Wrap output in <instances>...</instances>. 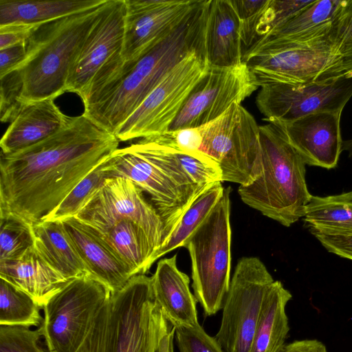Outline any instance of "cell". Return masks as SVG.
I'll list each match as a JSON object with an SVG mask.
<instances>
[{
  "label": "cell",
  "instance_id": "6da1fadb",
  "mask_svg": "<svg viewBox=\"0 0 352 352\" xmlns=\"http://www.w3.org/2000/svg\"><path fill=\"white\" fill-rule=\"evenodd\" d=\"M116 136L82 113L55 134L1 153L0 219L43 221L87 175L118 148Z\"/></svg>",
  "mask_w": 352,
  "mask_h": 352
},
{
  "label": "cell",
  "instance_id": "7a4b0ae2",
  "mask_svg": "<svg viewBox=\"0 0 352 352\" xmlns=\"http://www.w3.org/2000/svg\"><path fill=\"white\" fill-rule=\"evenodd\" d=\"M210 0L197 3L165 38L134 62H124L84 102V114L115 135L120 126L184 58L206 49Z\"/></svg>",
  "mask_w": 352,
  "mask_h": 352
},
{
  "label": "cell",
  "instance_id": "3957f363",
  "mask_svg": "<svg viewBox=\"0 0 352 352\" xmlns=\"http://www.w3.org/2000/svg\"><path fill=\"white\" fill-rule=\"evenodd\" d=\"M103 3L41 24L28 41L24 63L0 78L1 100L23 104L65 92L72 66Z\"/></svg>",
  "mask_w": 352,
  "mask_h": 352
},
{
  "label": "cell",
  "instance_id": "277c9868",
  "mask_svg": "<svg viewBox=\"0 0 352 352\" xmlns=\"http://www.w3.org/2000/svg\"><path fill=\"white\" fill-rule=\"evenodd\" d=\"M261 172L251 184L239 186L245 204L285 227L302 219L311 194L305 179V164L272 123L260 126Z\"/></svg>",
  "mask_w": 352,
  "mask_h": 352
},
{
  "label": "cell",
  "instance_id": "5b68a950",
  "mask_svg": "<svg viewBox=\"0 0 352 352\" xmlns=\"http://www.w3.org/2000/svg\"><path fill=\"white\" fill-rule=\"evenodd\" d=\"M258 85H300L352 76V56L331 38L256 46L243 56Z\"/></svg>",
  "mask_w": 352,
  "mask_h": 352
},
{
  "label": "cell",
  "instance_id": "8992f818",
  "mask_svg": "<svg viewBox=\"0 0 352 352\" xmlns=\"http://www.w3.org/2000/svg\"><path fill=\"white\" fill-rule=\"evenodd\" d=\"M230 186L188 239L193 294L205 316L222 309L230 286L231 267Z\"/></svg>",
  "mask_w": 352,
  "mask_h": 352
},
{
  "label": "cell",
  "instance_id": "52a82bcc",
  "mask_svg": "<svg viewBox=\"0 0 352 352\" xmlns=\"http://www.w3.org/2000/svg\"><path fill=\"white\" fill-rule=\"evenodd\" d=\"M109 289L89 274L68 280L45 303L39 328L50 352H76L110 299Z\"/></svg>",
  "mask_w": 352,
  "mask_h": 352
},
{
  "label": "cell",
  "instance_id": "ba28073f",
  "mask_svg": "<svg viewBox=\"0 0 352 352\" xmlns=\"http://www.w3.org/2000/svg\"><path fill=\"white\" fill-rule=\"evenodd\" d=\"M110 303V352H157L173 326L155 300L151 277L133 276Z\"/></svg>",
  "mask_w": 352,
  "mask_h": 352
},
{
  "label": "cell",
  "instance_id": "9c48e42d",
  "mask_svg": "<svg viewBox=\"0 0 352 352\" xmlns=\"http://www.w3.org/2000/svg\"><path fill=\"white\" fill-rule=\"evenodd\" d=\"M201 151L219 164L223 182L250 185L261 172L260 126L243 107L234 104L203 125Z\"/></svg>",
  "mask_w": 352,
  "mask_h": 352
},
{
  "label": "cell",
  "instance_id": "30bf717a",
  "mask_svg": "<svg viewBox=\"0 0 352 352\" xmlns=\"http://www.w3.org/2000/svg\"><path fill=\"white\" fill-rule=\"evenodd\" d=\"M274 281L256 256H243L236 265L214 336L225 352H250L268 290Z\"/></svg>",
  "mask_w": 352,
  "mask_h": 352
},
{
  "label": "cell",
  "instance_id": "8fae6325",
  "mask_svg": "<svg viewBox=\"0 0 352 352\" xmlns=\"http://www.w3.org/2000/svg\"><path fill=\"white\" fill-rule=\"evenodd\" d=\"M210 68L206 49L181 61L151 91L115 133L119 141L167 131L188 94Z\"/></svg>",
  "mask_w": 352,
  "mask_h": 352
},
{
  "label": "cell",
  "instance_id": "7c38bea8",
  "mask_svg": "<svg viewBox=\"0 0 352 352\" xmlns=\"http://www.w3.org/2000/svg\"><path fill=\"white\" fill-rule=\"evenodd\" d=\"M125 0H106L72 66L66 91L85 98L89 88L122 60Z\"/></svg>",
  "mask_w": 352,
  "mask_h": 352
},
{
  "label": "cell",
  "instance_id": "4fadbf2b",
  "mask_svg": "<svg viewBox=\"0 0 352 352\" xmlns=\"http://www.w3.org/2000/svg\"><path fill=\"white\" fill-rule=\"evenodd\" d=\"M102 167L108 177L126 178L150 196L151 202L164 222V241L200 195L180 186L166 170L130 146L116 150Z\"/></svg>",
  "mask_w": 352,
  "mask_h": 352
},
{
  "label": "cell",
  "instance_id": "5bb4252c",
  "mask_svg": "<svg viewBox=\"0 0 352 352\" xmlns=\"http://www.w3.org/2000/svg\"><path fill=\"white\" fill-rule=\"evenodd\" d=\"M245 62L231 67H210L184 101L168 131L205 125L241 104L258 87Z\"/></svg>",
  "mask_w": 352,
  "mask_h": 352
},
{
  "label": "cell",
  "instance_id": "9a60e30c",
  "mask_svg": "<svg viewBox=\"0 0 352 352\" xmlns=\"http://www.w3.org/2000/svg\"><path fill=\"white\" fill-rule=\"evenodd\" d=\"M144 193L126 178L107 177L76 217L97 230L122 219H131L146 232L155 252L163 243L164 225Z\"/></svg>",
  "mask_w": 352,
  "mask_h": 352
},
{
  "label": "cell",
  "instance_id": "2e32d148",
  "mask_svg": "<svg viewBox=\"0 0 352 352\" xmlns=\"http://www.w3.org/2000/svg\"><path fill=\"white\" fill-rule=\"evenodd\" d=\"M352 97V76L328 82L261 87L256 103L268 122L287 123L322 111H342Z\"/></svg>",
  "mask_w": 352,
  "mask_h": 352
},
{
  "label": "cell",
  "instance_id": "e0dca14e",
  "mask_svg": "<svg viewBox=\"0 0 352 352\" xmlns=\"http://www.w3.org/2000/svg\"><path fill=\"white\" fill-rule=\"evenodd\" d=\"M197 0H125L124 63L139 59L170 34Z\"/></svg>",
  "mask_w": 352,
  "mask_h": 352
},
{
  "label": "cell",
  "instance_id": "ac0fdd59",
  "mask_svg": "<svg viewBox=\"0 0 352 352\" xmlns=\"http://www.w3.org/2000/svg\"><path fill=\"white\" fill-rule=\"evenodd\" d=\"M342 112H318L290 122L272 124L280 129L306 165L330 170L337 167L342 151Z\"/></svg>",
  "mask_w": 352,
  "mask_h": 352
},
{
  "label": "cell",
  "instance_id": "d6986e66",
  "mask_svg": "<svg viewBox=\"0 0 352 352\" xmlns=\"http://www.w3.org/2000/svg\"><path fill=\"white\" fill-rule=\"evenodd\" d=\"M62 222L88 274L107 287L111 294L120 290L135 276L91 226L76 217Z\"/></svg>",
  "mask_w": 352,
  "mask_h": 352
},
{
  "label": "cell",
  "instance_id": "ffe728a7",
  "mask_svg": "<svg viewBox=\"0 0 352 352\" xmlns=\"http://www.w3.org/2000/svg\"><path fill=\"white\" fill-rule=\"evenodd\" d=\"M69 119L53 98L23 104L1 138V153H13L47 139L63 129Z\"/></svg>",
  "mask_w": 352,
  "mask_h": 352
},
{
  "label": "cell",
  "instance_id": "44dd1931",
  "mask_svg": "<svg viewBox=\"0 0 352 352\" xmlns=\"http://www.w3.org/2000/svg\"><path fill=\"white\" fill-rule=\"evenodd\" d=\"M155 300L167 321L175 328L199 324L197 303L190 289V278L177 265V254L160 260L151 276Z\"/></svg>",
  "mask_w": 352,
  "mask_h": 352
},
{
  "label": "cell",
  "instance_id": "7402d4cb",
  "mask_svg": "<svg viewBox=\"0 0 352 352\" xmlns=\"http://www.w3.org/2000/svg\"><path fill=\"white\" fill-rule=\"evenodd\" d=\"M206 53L210 67H231L243 62L241 23L230 0H210Z\"/></svg>",
  "mask_w": 352,
  "mask_h": 352
},
{
  "label": "cell",
  "instance_id": "603a6c76",
  "mask_svg": "<svg viewBox=\"0 0 352 352\" xmlns=\"http://www.w3.org/2000/svg\"><path fill=\"white\" fill-rule=\"evenodd\" d=\"M340 3L341 0H315L274 28L252 48L275 43L333 38V22Z\"/></svg>",
  "mask_w": 352,
  "mask_h": 352
},
{
  "label": "cell",
  "instance_id": "cb8c5ba5",
  "mask_svg": "<svg viewBox=\"0 0 352 352\" xmlns=\"http://www.w3.org/2000/svg\"><path fill=\"white\" fill-rule=\"evenodd\" d=\"M0 278L30 295L41 309L68 281L41 257L34 246L17 260L0 262Z\"/></svg>",
  "mask_w": 352,
  "mask_h": 352
},
{
  "label": "cell",
  "instance_id": "d4e9b609",
  "mask_svg": "<svg viewBox=\"0 0 352 352\" xmlns=\"http://www.w3.org/2000/svg\"><path fill=\"white\" fill-rule=\"evenodd\" d=\"M34 248L67 280L88 274L62 221H43L33 226Z\"/></svg>",
  "mask_w": 352,
  "mask_h": 352
},
{
  "label": "cell",
  "instance_id": "484cf974",
  "mask_svg": "<svg viewBox=\"0 0 352 352\" xmlns=\"http://www.w3.org/2000/svg\"><path fill=\"white\" fill-rule=\"evenodd\" d=\"M292 295L274 280L265 298L250 352H278L289 331L285 308Z\"/></svg>",
  "mask_w": 352,
  "mask_h": 352
},
{
  "label": "cell",
  "instance_id": "4316f807",
  "mask_svg": "<svg viewBox=\"0 0 352 352\" xmlns=\"http://www.w3.org/2000/svg\"><path fill=\"white\" fill-rule=\"evenodd\" d=\"M106 0H0V26L40 24L91 9Z\"/></svg>",
  "mask_w": 352,
  "mask_h": 352
},
{
  "label": "cell",
  "instance_id": "83f0119b",
  "mask_svg": "<svg viewBox=\"0 0 352 352\" xmlns=\"http://www.w3.org/2000/svg\"><path fill=\"white\" fill-rule=\"evenodd\" d=\"M96 230L135 276L144 274L154 263L155 249L144 230L133 220L122 219L107 228Z\"/></svg>",
  "mask_w": 352,
  "mask_h": 352
},
{
  "label": "cell",
  "instance_id": "f1b7e54d",
  "mask_svg": "<svg viewBox=\"0 0 352 352\" xmlns=\"http://www.w3.org/2000/svg\"><path fill=\"white\" fill-rule=\"evenodd\" d=\"M224 187L221 182L206 188L189 205L170 234L153 254V262L176 248L185 247L188 239L208 216L221 197Z\"/></svg>",
  "mask_w": 352,
  "mask_h": 352
},
{
  "label": "cell",
  "instance_id": "f546056e",
  "mask_svg": "<svg viewBox=\"0 0 352 352\" xmlns=\"http://www.w3.org/2000/svg\"><path fill=\"white\" fill-rule=\"evenodd\" d=\"M311 230H352V190L338 195H311L302 217Z\"/></svg>",
  "mask_w": 352,
  "mask_h": 352
},
{
  "label": "cell",
  "instance_id": "4dcf8cb0",
  "mask_svg": "<svg viewBox=\"0 0 352 352\" xmlns=\"http://www.w3.org/2000/svg\"><path fill=\"white\" fill-rule=\"evenodd\" d=\"M41 309L30 295L1 278L0 325H41L43 319Z\"/></svg>",
  "mask_w": 352,
  "mask_h": 352
},
{
  "label": "cell",
  "instance_id": "1f68e13d",
  "mask_svg": "<svg viewBox=\"0 0 352 352\" xmlns=\"http://www.w3.org/2000/svg\"><path fill=\"white\" fill-rule=\"evenodd\" d=\"M107 177L100 164L83 178L43 221H62L76 217Z\"/></svg>",
  "mask_w": 352,
  "mask_h": 352
},
{
  "label": "cell",
  "instance_id": "d6a6232c",
  "mask_svg": "<svg viewBox=\"0 0 352 352\" xmlns=\"http://www.w3.org/2000/svg\"><path fill=\"white\" fill-rule=\"evenodd\" d=\"M34 244L33 226L14 218L1 219L0 262L19 259Z\"/></svg>",
  "mask_w": 352,
  "mask_h": 352
},
{
  "label": "cell",
  "instance_id": "836d02e7",
  "mask_svg": "<svg viewBox=\"0 0 352 352\" xmlns=\"http://www.w3.org/2000/svg\"><path fill=\"white\" fill-rule=\"evenodd\" d=\"M314 1L267 0L256 24V44L274 28L311 4Z\"/></svg>",
  "mask_w": 352,
  "mask_h": 352
},
{
  "label": "cell",
  "instance_id": "e575fe53",
  "mask_svg": "<svg viewBox=\"0 0 352 352\" xmlns=\"http://www.w3.org/2000/svg\"><path fill=\"white\" fill-rule=\"evenodd\" d=\"M40 328L0 325V352H50L40 344Z\"/></svg>",
  "mask_w": 352,
  "mask_h": 352
},
{
  "label": "cell",
  "instance_id": "d590c367",
  "mask_svg": "<svg viewBox=\"0 0 352 352\" xmlns=\"http://www.w3.org/2000/svg\"><path fill=\"white\" fill-rule=\"evenodd\" d=\"M143 138L157 145L177 151L199 152L201 151L203 143V126L167 131Z\"/></svg>",
  "mask_w": 352,
  "mask_h": 352
},
{
  "label": "cell",
  "instance_id": "8d00e7d4",
  "mask_svg": "<svg viewBox=\"0 0 352 352\" xmlns=\"http://www.w3.org/2000/svg\"><path fill=\"white\" fill-rule=\"evenodd\" d=\"M175 339L179 352H225L216 338L209 336L200 324L175 328Z\"/></svg>",
  "mask_w": 352,
  "mask_h": 352
},
{
  "label": "cell",
  "instance_id": "74e56055",
  "mask_svg": "<svg viewBox=\"0 0 352 352\" xmlns=\"http://www.w3.org/2000/svg\"><path fill=\"white\" fill-rule=\"evenodd\" d=\"M110 299L96 315L85 340L76 352H110Z\"/></svg>",
  "mask_w": 352,
  "mask_h": 352
},
{
  "label": "cell",
  "instance_id": "f35d334b",
  "mask_svg": "<svg viewBox=\"0 0 352 352\" xmlns=\"http://www.w3.org/2000/svg\"><path fill=\"white\" fill-rule=\"evenodd\" d=\"M309 231L329 252L352 261V230Z\"/></svg>",
  "mask_w": 352,
  "mask_h": 352
},
{
  "label": "cell",
  "instance_id": "ab89813d",
  "mask_svg": "<svg viewBox=\"0 0 352 352\" xmlns=\"http://www.w3.org/2000/svg\"><path fill=\"white\" fill-rule=\"evenodd\" d=\"M333 28L335 42L340 50L352 56V0H341Z\"/></svg>",
  "mask_w": 352,
  "mask_h": 352
},
{
  "label": "cell",
  "instance_id": "60d3db41",
  "mask_svg": "<svg viewBox=\"0 0 352 352\" xmlns=\"http://www.w3.org/2000/svg\"><path fill=\"white\" fill-rule=\"evenodd\" d=\"M42 23H14L0 26V50L27 41Z\"/></svg>",
  "mask_w": 352,
  "mask_h": 352
},
{
  "label": "cell",
  "instance_id": "b9f144b4",
  "mask_svg": "<svg viewBox=\"0 0 352 352\" xmlns=\"http://www.w3.org/2000/svg\"><path fill=\"white\" fill-rule=\"evenodd\" d=\"M28 41L0 50V78L17 69L26 60L28 56Z\"/></svg>",
  "mask_w": 352,
  "mask_h": 352
},
{
  "label": "cell",
  "instance_id": "7bdbcfd3",
  "mask_svg": "<svg viewBox=\"0 0 352 352\" xmlns=\"http://www.w3.org/2000/svg\"><path fill=\"white\" fill-rule=\"evenodd\" d=\"M278 352H327V350L322 342L307 339L285 344Z\"/></svg>",
  "mask_w": 352,
  "mask_h": 352
},
{
  "label": "cell",
  "instance_id": "ee69618b",
  "mask_svg": "<svg viewBox=\"0 0 352 352\" xmlns=\"http://www.w3.org/2000/svg\"><path fill=\"white\" fill-rule=\"evenodd\" d=\"M174 339L175 327H173L162 339L157 352H174Z\"/></svg>",
  "mask_w": 352,
  "mask_h": 352
},
{
  "label": "cell",
  "instance_id": "f6af8a7d",
  "mask_svg": "<svg viewBox=\"0 0 352 352\" xmlns=\"http://www.w3.org/2000/svg\"><path fill=\"white\" fill-rule=\"evenodd\" d=\"M342 150L347 151L349 157H352V139L343 140Z\"/></svg>",
  "mask_w": 352,
  "mask_h": 352
}]
</instances>
